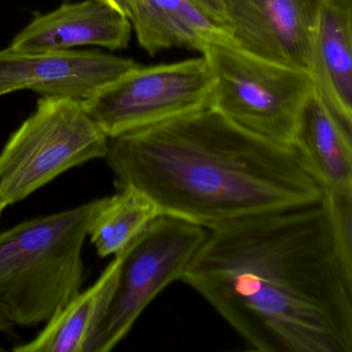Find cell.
I'll list each match as a JSON object with an SVG mask.
<instances>
[{
  "label": "cell",
  "mask_w": 352,
  "mask_h": 352,
  "mask_svg": "<svg viewBox=\"0 0 352 352\" xmlns=\"http://www.w3.org/2000/svg\"><path fill=\"white\" fill-rule=\"evenodd\" d=\"M181 281L261 352H351L352 265L324 195L208 230Z\"/></svg>",
  "instance_id": "6da1fadb"
},
{
  "label": "cell",
  "mask_w": 352,
  "mask_h": 352,
  "mask_svg": "<svg viewBox=\"0 0 352 352\" xmlns=\"http://www.w3.org/2000/svg\"><path fill=\"white\" fill-rule=\"evenodd\" d=\"M104 158L117 189L133 187L160 215L206 230L324 195L294 146L261 139L210 107L109 138Z\"/></svg>",
  "instance_id": "7a4b0ae2"
},
{
  "label": "cell",
  "mask_w": 352,
  "mask_h": 352,
  "mask_svg": "<svg viewBox=\"0 0 352 352\" xmlns=\"http://www.w3.org/2000/svg\"><path fill=\"white\" fill-rule=\"evenodd\" d=\"M104 199L0 232V302L15 325L47 323L80 294L83 249Z\"/></svg>",
  "instance_id": "3957f363"
},
{
  "label": "cell",
  "mask_w": 352,
  "mask_h": 352,
  "mask_svg": "<svg viewBox=\"0 0 352 352\" xmlns=\"http://www.w3.org/2000/svg\"><path fill=\"white\" fill-rule=\"evenodd\" d=\"M108 141L82 102L43 96L0 152V205L6 209L63 173L104 158Z\"/></svg>",
  "instance_id": "277c9868"
},
{
  "label": "cell",
  "mask_w": 352,
  "mask_h": 352,
  "mask_svg": "<svg viewBox=\"0 0 352 352\" xmlns=\"http://www.w3.org/2000/svg\"><path fill=\"white\" fill-rule=\"evenodd\" d=\"M201 55L214 77L210 108L261 139L294 146L298 117L314 89L308 72L234 45H214Z\"/></svg>",
  "instance_id": "5b68a950"
},
{
  "label": "cell",
  "mask_w": 352,
  "mask_h": 352,
  "mask_svg": "<svg viewBox=\"0 0 352 352\" xmlns=\"http://www.w3.org/2000/svg\"><path fill=\"white\" fill-rule=\"evenodd\" d=\"M208 230L172 216L160 215L125 251L110 307L84 352L114 349L150 302L182 279Z\"/></svg>",
  "instance_id": "8992f818"
},
{
  "label": "cell",
  "mask_w": 352,
  "mask_h": 352,
  "mask_svg": "<svg viewBox=\"0 0 352 352\" xmlns=\"http://www.w3.org/2000/svg\"><path fill=\"white\" fill-rule=\"evenodd\" d=\"M214 77L205 57L140 67L83 100L92 120L112 138L208 108Z\"/></svg>",
  "instance_id": "52a82bcc"
},
{
  "label": "cell",
  "mask_w": 352,
  "mask_h": 352,
  "mask_svg": "<svg viewBox=\"0 0 352 352\" xmlns=\"http://www.w3.org/2000/svg\"><path fill=\"white\" fill-rule=\"evenodd\" d=\"M320 5L321 0H224V25L236 48L308 72Z\"/></svg>",
  "instance_id": "ba28073f"
},
{
  "label": "cell",
  "mask_w": 352,
  "mask_h": 352,
  "mask_svg": "<svg viewBox=\"0 0 352 352\" xmlns=\"http://www.w3.org/2000/svg\"><path fill=\"white\" fill-rule=\"evenodd\" d=\"M138 65L129 58L90 50L0 51V84L10 91L32 90L43 96L87 100Z\"/></svg>",
  "instance_id": "9c48e42d"
},
{
  "label": "cell",
  "mask_w": 352,
  "mask_h": 352,
  "mask_svg": "<svg viewBox=\"0 0 352 352\" xmlns=\"http://www.w3.org/2000/svg\"><path fill=\"white\" fill-rule=\"evenodd\" d=\"M129 17L106 0L65 3L34 18L12 40L9 48L19 52L72 50L96 46L110 51L129 47Z\"/></svg>",
  "instance_id": "30bf717a"
},
{
  "label": "cell",
  "mask_w": 352,
  "mask_h": 352,
  "mask_svg": "<svg viewBox=\"0 0 352 352\" xmlns=\"http://www.w3.org/2000/svg\"><path fill=\"white\" fill-rule=\"evenodd\" d=\"M308 72L317 96L352 129V0H321Z\"/></svg>",
  "instance_id": "8fae6325"
},
{
  "label": "cell",
  "mask_w": 352,
  "mask_h": 352,
  "mask_svg": "<svg viewBox=\"0 0 352 352\" xmlns=\"http://www.w3.org/2000/svg\"><path fill=\"white\" fill-rule=\"evenodd\" d=\"M126 15L150 56L172 48L201 55L214 45L234 46L226 25L192 0H126Z\"/></svg>",
  "instance_id": "7c38bea8"
},
{
  "label": "cell",
  "mask_w": 352,
  "mask_h": 352,
  "mask_svg": "<svg viewBox=\"0 0 352 352\" xmlns=\"http://www.w3.org/2000/svg\"><path fill=\"white\" fill-rule=\"evenodd\" d=\"M294 146L324 191L352 187V129L313 89L298 117Z\"/></svg>",
  "instance_id": "4fadbf2b"
},
{
  "label": "cell",
  "mask_w": 352,
  "mask_h": 352,
  "mask_svg": "<svg viewBox=\"0 0 352 352\" xmlns=\"http://www.w3.org/2000/svg\"><path fill=\"white\" fill-rule=\"evenodd\" d=\"M125 249L115 255L100 277L59 311L34 339L16 346V352H84L102 323L116 289Z\"/></svg>",
  "instance_id": "5bb4252c"
},
{
  "label": "cell",
  "mask_w": 352,
  "mask_h": 352,
  "mask_svg": "<svg viewBox=\"0 0 352 352\" xmlns=\"http://www.w3.org/2000/svg\"><path fill=\"white\" fill-rule=\"evenodd\" d=\"M158 216L157 208L145 195L133 187H124L112 197H104L88 236L100 256H115Z\"/></svg>",
  "instance_id": "9a60e30c"
},
{
  "label": "cell",
  "mask_w": 352,
  "mask_h": 352,
  "mask_svg": "<svg viewBox=\"0 0 352 352\" xmlns=\"http://www.w3.org/2000/svg\"><path fill=\"white\" fill-rule=\"evenodd\" d=\"M324 199L340 252L352 265V187L324 191Z\"/></svg>",
  "instance_id": "2e32d148"
},
{
  "label": "cell",
  "mask_w": 352,
  "mask_h": 352,
  "mask_svg": "<svg viewBox=\"0 0 352 352\" xmlns=\"http://www.w3.org/2000/svg\"><path fill=\"white\" fill-rule=\"evenodd\" d=\"M197 6L224 24V0H192Z\"/></svg>",
  "instance_id": "e0dca14e"
},
{
  "label": "cell",
  "mask_w": 352,
  "mask_h": 352,
  "mask_svg": "<svg viewBox=\"0 0 352 352\" xmlns=\"http://www.w3.org/2000/svg\"><path fill=\"white\" fill-rule=\"evenodd\" d=\"M15 327V323L6 310L3 302H0V331H10Z\"/></svg>",
  "instance_id": "ac0fdd59"
},
{
  "label": "cell",
  "mask_w": 352,
  "mask_h": 352,
  "mask_svg": "<svg viewBox=\"0 0 352 352\" xmlns=\"http://www.w3.org/2000/svg\"><path fill=\"white\" fill-rule=\"evenodd\" d=\"M106 1H108L111 5L115 6L117 9L120 10L126 15V0H106Z\"/></svg>",
  "instance_id": "d6986e66"
},
{
  "label": "cell",
  "mask_w": 352,
  "mask_h": 352,
  "mask_svg": "<svg viewBox=\"0 0 352 352\" xmlns=\"http://www.w3.org/2000/svg\"><path fill=\"white\" fill-rule=\"evenodd\" d=\"M11 94V91H10V90L8 89L6 86L1 85V84H0V96H5V94Z\"/></svg>",
  "instance_id": "ffe728a7"
},
{
  "label": "cell",
  "mask_w": 352,
  "mask_h": 352,
  "mask_svg": "<svg viewBox=\"0 0 352 352\" xmlns=\"http://www.w3.org/2000/svg\"><path fill=\"white\" fill-rule=\"evenodd\" d=\"M3 210H5V209H3V208L1 207V205H0V215H1V213H3Z\"/></svg>",
  "instance_id": "44dd1931"
},
{
  "label": "cell",
  "mask_w": 352,
  "mask_h": 352,
  "mask_svg": "<svg viewBox=\"0 0 352 352\" xmlns=\"http://www.w3.org/2000/svg\"><path fill=\"white\" fill-rule=\"evenodd\" d=\"M5 350V348L3 347V346L0 345V351H3Z\"/></svg>",
  "instance_id": "7402d4cb"
}]
</instances>
